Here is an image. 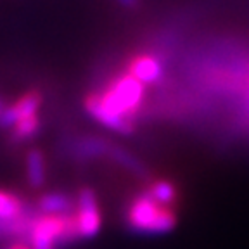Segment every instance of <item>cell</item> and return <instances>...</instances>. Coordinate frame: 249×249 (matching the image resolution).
Wrapping results in <instances>:
<instances>
[{"mask_svg":"<svg viewBox=\"0 0 249 249\" xmlns=\"http://www.w3.org/2000/svg\"><path fill=\"white\" fill-rule=\"evenodd\" d=\"M128 225L133 232L145 235H161L175 229L177 216L168 206H161L151 197L149 192L137 196L130 204Z\"/></svg>","mask_w":249,"mask_h":249,"instance_id":"obj_1","label":"cell"},{"mask_svg":"<svg viewBox=\"0 0 249 249\" xmlns=\"http://www.w3.org/2000/svg\"><path fill=\"white\" fill-rule=\"evenodd\" d=\"M97 97L101 104L107 107L109 111L130 120V116L139 109L140 102L144 99V85L130 73H126L116 78L106 89V92Z\"/></svg>","mask_w":249,"mask_h":249,"instance_id":"obj_2","label":"cell"},{"mask_svg":"<svg viewBox=\"0 0 249 249\" xmlns=\"http://www.w3.org/2000/svg\"><path fill=\"white\" fill-rule=\"evenodd\" d=\"M74 220H76V229L80 237L92 239L101 230V213H99L97 197H95V192L89 187L82 189L78 194Z\"/></svg>","mask_w":249,"mask_h":249,"instance_id":"obj_3","label":"cell"},{"mask_svg":"<svg viewBox=\"0 0 249 249\" xmlns=\"http://www.w3.org/2000/svg\"><path fill=\"white\" fill-rule=\"evenodd\" d=\"M85 107L90 116H92L93 120H97L101 124H104L106 128H111L113 132H118V133H124V135H128V133L133 132L132 120L120 116V114L113 113V111H109L107 107H104V106L101 104V101H99L97 95H90L85 101Z\"/></svg>","mask_w":249,"mask_h":249,"instance_id":"obj_4","label":"cell"},{"mask_svg":"<svg viewBox=\"0 0 249 249\" xmlns=\"http://www.w3.org/2000/svg\"><path fill=\"white\" fill-rule=\"evenodd\" d=\"M40 104H42L40 93L36 92L26 93L16 104L4 107V111L0 114V126L2 128H12L19 120H24L28 116H35Z\"/></svg>","mask_w":249,"mask_h":249,"instance_id":"obj_5","label":"cell"},{"mask_svg":"<svg viewBox=\"0 0 249 249\" xmlns=\"http://www.w3.org/2000/svg\"><path fill=\"white\" fill-rule=\"evenodd\" d=\"M26 210L18 196L0 191V237H9L14 222Z\"/></svg>","mask_w":249,"mask_h":249,"instance_id":"obj_6","label":"cell"},{"mask_svg":"<svg viewBox=\"0 0 249 249\" xmlns=\"http://www.w3.org/2000/svg\"><path fill=\"white\" fill-rule=\"evenodd\" d=\"M128 73L137 78L142 85H147V83H156L160 80L163 74V68L160 61L152 55H139L130 62Z\"/></svg>","mask_w":249,"mask_h":249,"instance_id":"obj_7","label":"cell"},{"mask_svg":"<svg viewBox=\"0 0 249 249\" xmlns=\"http://www.w3.org/2000/svg\"><path fill=\"white\" fill-rule=\"evenodd\" d=\"M74 202L61 192H49L38 199V210L42 214H70Z\"/></svg>","mask_w":249,"mask_h":249,"instance_id":"obj_8","label":"cell"},{"mask_svg":"<svg viewBox=\"0 0 249 249\" xmlns=\"http://www.w3.org/2000/svg\"><path fill=\"white\" fill-rule=\"evenodd\" d=\"M26 177L33 189H40L45 182V158L36 149L30 151L26 156Z\"/></svg>","mask_w":249,"mask_h":249,"instance_id":"obj_9","label":"cell"},{"mask_svg":"<svg viewBox=\"0 0 249 249\" xmlns=\"http://www.w3.org/2000/svg\"><path fill=\"white\" fill-rule=\"evenodd\" d=\"M149 194L156 202H160L161 206H170L171 202L177 199V191L173 183L166 182V180H158L149 187Z\"/></svg>","mask_w":249,"mask_h":249,"instance_id":"obj_10","label":"cell"},{"mask_svg":"<svg viewBox=\"0 0 249 249\" xmlns=\"http://www.w3.org/2000/svg\"><path fill=\"white\" fill-rule=\"evenodd\" d=\"M38 126H40V121L36 114L35 116H28L24 120H19L12 126V137L16 140H26L38 132Z\"/></svg>","mask_w":249,"mask_h":249,"instance_id":"obj_11","label":"cell"},{"mask_svg":"<svg viewBox=\"0 0 249 249\" xmlns=\"http://www.w3.org/2000/svg\"><path fill=\"white\" fill-rule=\"evenodd\" d=\"M9 249H30V248H28L26 244H23V242H16V244L11 246Z\"/></svg>","mask_w":249,"mask_h":249,"instance_id":"obj_12","label":"cell"},{"mask_svg":"<svg viewBox=\"0 0 249 249\" xmlns=\"http://www.w3.org/2000/svg\"><path fill=\"white\" fill-rule=\"evenodd\" d=\"M120 2L124 5H135V0H120Z\"/></svg>","mask_w":249,"mask_h":249,"instance_id":"obj_13","label":"cell"},{"mask_svg":"<svg viewBox=\"0 0 249 249\" xmlns=\"http://www.w3.org/2000/svg\"><path fill=\"white\" fill-rule=\"evenodd\" d=\"M4 107H5V106L2 104V102H0V114H2V111H4Z\"/></svg>","mask_w":249,"mask_h":249,"instance_id":"obj_14","label":"cell"}]
</instances>
